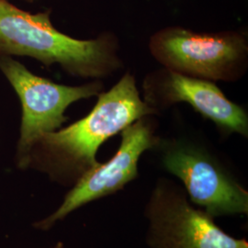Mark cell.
Here are the masks:
<instances>
[{"label": "cell", "instance_id": "cell-6", "mask_svg": "<svg viewBox=\"0 0 248 248\" xmlns=\"http://www.w3.org/2000/svg\"><path fill=\"white\" fill-rule=\"evenodd\" d=\"M145 215L151 248H248L218 227L213 217L193 207L176 185L162 179L151 194Z\"/></svg>", "mask_w": 248, "mask_h": 248}, {"label": "cell", "instance_id": "cell-5", "mask_svg": "<svg viewBox=\"0 0 248 248\" xmlns=\"http://www.w3.org/2000/svg\"><path fill=\"white\" fill-rule=\"evenodd\" d=\"M0 72L13 88L21 105V121L16 162L20 169L30 166L32 148L44 135L61 129L73 103L98 96L103 84L95 80L82 86L54 83L30 71L13 57L0 54Z\"/></svg>", "mask_w": 248, "mask_h": 248}, {"label": "cell", "instance_id": "cell-2", "mask_svg": "<svg viewBox=\"0 0 248 248\" xmlns=\"http://www.w3.org/2000/svg\"><path fill=\"white\" fill-rule=\"evenodd\" d=\"M50 15V10L31 13L0 0V54L33 58L47 67L57 64L79 78H106L124 67L113 33L75 39L53 26Z\"/></svg>", "mask_w": 248, "mask_h": 248}, {"label": "cell", "instance_id": "cell-9", "mask_svg": "<svg viewBox=\"0 0 248 248\" xmlns=\"http://www.w3.org/2000/svg\"><path fill=\"white\" fill-rule=\"evenodd\" d=\"M63 248V245H62V243H58L54 248Z\"/></svg>", "mask_w": 248, "mask_h": 248}, {"label": "cell", "instance_id": "cell-3", "mask_svg": "<svg viewBox=\"0 0 248 248\" xmlns=\"http://www.w3.org/2000/svg\"><path fill=\"white\" fill-rule=\"evenodd\" d=\"M148 47L163 67L201 79L235 82L248 70V36L240 31L167 27L151 36Z\"/></svg>", "mask_w": 248, "mask_h": 248}, {"label": "cell", "instance_id": "cell-4", "mask_svg": "<svg viewBox=\"0 0 248 248\" xmlns=\"http://www.w3.org/2000/svg\"><path fill=\"white\" fill-rule=\"evenodd\" d=\"M153 149L163 168L179 178L190 202L212 217L248 214V192L215 153L187 136L158 138Z\"/></svg>", "mask_w": 248, "mask_h": 248}, {"label": "cell", "instance_id": "cell-7", "mask_svg": "<svg viewBox=\"0 0 248 248\" xmlns=\"http://www.w3.org/2000/svg\"><path fill=\"white\" fill-rule=\"evenodd\" d=\"M149 117H142L123 130L122 142L115 155L80 177L60 207L37 222L36 227L48 230L80 207L113 194L135 179L140 157L144 152L153 149L159 138L155 134V124Z\"/></svg>", "mask_w": 248, "mask_h": 248}, {"label": "cell", "instance_id": "cell-8", "mask_svg": "<svg viewBox=\"0 0 248 248\" xmlns=\"http://www.w3.org/2000/svg\"><path fill=\"white\" fill-rule=\"evenodd\" d=\"M143 101L155 109H166L177 103L188 104L210 120L223 134L248 136V112L232 102L213 81L188 77L168 68L149 73L142 84Z\"/></svg>", "mask_w": 248, "mask_h": 248}, {"label": "cell", "instance_id": "cell-10", "mask_svg": "<svg viewBox=\"0 0 248 248\" xmlns=\"http://www.w3.org/2000/svg\"><path fill=\"white\" fill-rule=\"evenodd\" d=\"M23 1L28 2V3H33V2H35L36 0H23Z\"/></svg>", "mask_w": 248, "mask_h": 248}, {"label": "cell", "instance_id": "cell-1", "mask_svg": "<svg viewBox=\"0 0 248 248\" xmlns=\"http://www.w3.org/2000/svg\"><path fill=\"white\" fill-rule=\"evenodd\" d=\"M157 113L142 99L135 77L128 72L115 86L98 94L88 115L36 142L29 168L34 166L53 178L76 183L98 165L96 155L102 143L135 121Z\"/></svg>", "mask_w": 248, "mask_h": 248}]
</instances>
